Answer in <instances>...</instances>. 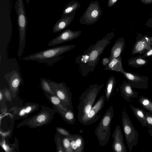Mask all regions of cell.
<instances>
[{"label":"cell","mask_w":152,"mask_h":152,"mask_svg":"<svg viewBox=\"0 0 152 152\" xmlns=\"http://www.w3.org/2000/svg\"><path fill=\"white\" fill-rule=\"evenodd\" d=\"M114 35L113 32L107 33L76 58L75 63L79 64L80 73L82 76H86L90 72H93L98 64L100 56L110 43Z\"/></svg>","instance_id":"obj_1"},{"label":"cell","mask_w":152,"mask_h":152,"mask_svg":"<svg viewBox=\"0 0 152 152\" xmlns=\"http://www.w3.org/2000/svg\"><path fill=\"white\" fill-rule=\"evenodd\" d=\"M75 47L76 45H70L54 47L33 53L22 58V59L36 61L52 66L63 58L61 55L73 49Z\"/></svg>","instance_id":"obj_2"},{"label":"cell","mask_w":152,"mask_h":152,"mask_svg":"<svg viewBox=\"0 0 152 152\" xmlns=\"http://www.w3.org/2000/svg\"><path fill=\"white\" fill-rule=\"evenodd\" d=\"M104 86L103 83L99 85L97 83L90 85L88 88L81 94L77 106V118L78 121L89 113Z\"/></svg>","instance_id":"obj_3"},{"label":"cell","mask_w":152,"mask_h":152,"mask_svg":"<svg viewBox=\"0 0 152 152\" xmlns=\"http://www.w3.org/2000/svg\"><path fill=\"white\" fill-rule=\"evenodd\" d=\"M15 8L17 15V24L19 33L18 56L20 58L23 55L25 46L26 31L28 24L23 0H17Z\"/></svg>","instance_id":"obj_4"},{"label":"cell","mask_w":152,"mask_h":152,"mask_svg":"<svg viewBox=\"0 0 152 152\" xmlns=\"http://www.w3.org/2000/svg\"><path fill=\"white\" fill-rule=\"evenodd\" d=\"M114 116V110L110 106L101 120L94 132L99 145L105 146L108 142L110 135V125Z\"/></svg>","instance_id":"obj_5"},{"label":"cell","mask_w":152,"mask_h":152,"mask_svg":"<svg viewBox=\"0 0 152 152\" xmlns=\"http://www.w3.org/2000/svg\"><path fill=\"white\" fill-rule=\"evenodd\" d=\"M55 111L50 108L42 107L37 115L23 121L18 126L17 128L26 126L31 128H35L48 124L52 119Z\"/></svg>","instance_id":"obj_6"},{"label":"cell","mask_w":152,"mask_h":152,"mask_svg":"<svg viewBox=\"0 0 152 152\" xmlns=\"http://www.w3.org/2000/svg\"><path fill=\"white\" fill-rule=\"evenodd\" d=\"M121 120L123 131L129 150L132 151L133 148L137 145L138 140V132L135 129L126 112H122Z\"/></svg>","instance_id":"obj_7"},{"label":"cell","mask_w":152,"mask_h":152,"mask_svg":"<svg viewBox=\"0 0 152 152\" xmlns=\"http://www.w3.org/2000/svg\"><path fill=\"white\" fill-rule=\"evenodd\" d=\"M51 89L61 101L62 104L66 108L73 111L72 102V94L69 87L66 83H59L49 80Z\"/></svg>","instance_id":"obj_8"},{"label":"cell","mask_w":152,"mask_h":152,"mask_svg":"<svg viewBox=\"0 0 152 152\" xmlns=\"http://www.w3.org/2000/svg\"><path fill=\"white\" fill-rule=\"evenodd\" d=\"M102 13L98 1L92 0L80 19V22L83 24L92 25L97 21Z\"/></svg>","instance_id":"obj_9"},{"label":"cell","mask_w":152,"mask_h":152,"mask_svg":"<svg viewBox=\"0 0 152 152\" xmlns=\"http://www.w3.org/2000/svg\"><path fill=\"white\" fill-rule=\"evenodd\" d=\"M105 98L103 95L100 96L89 113L79 121L85 125H90L96 122L100 118L99 113L104 107Z\"/></svg>","instance_id":"obj_10"},{"label":"cell","mask_w":152,"mask_h":152,"mask_svg":"<svg viewBox=\"0 0 152 152\" xmlns=\"http://www.w3.org/2000/svg\"><path fill=\"white\" fill-rule=\"evenodd\" d=\"M152 45V36L143 35L140 33L136 37L135 43L133 45L131 52L132 55L136 53L144 54Z\"/></svg>","instance_id":"obj_11"},{"label":"cell","mask_w":152,"mask_h":152,"mask_svg":"<svg viewBox=\"0 0 152 152\" xmlns=\"http://www.w3.org/2000/svg\"><path fill=\"white\" fill-rule=\"evenodd\" d=\"M122 74L132 88L142 89L148 88L149 80L148 77L125 70Z\"/></svg>","instance_id":"obj_12"},{"label":"cell","mask_w":152,"mask_h":152,"mask_svg":"<svg viewBox=\"0 0 152 152\" xmlns=\"http://www.w3.org/2000/svg\"><path fill=\"white\" fill-rule=\"evenodd\" d=\"M81 33V31L80 30L75 31L70 29H66L50 40L48 45L54 46L71 41L79 37Z\"/></svg>","instance_id":"obj_13"},{"label":"cell","mask_w":152,"mask_h":152,"mask_svg":"<svg viewBox=\"0 0 152 152\" xmlns=\"http://www.w3.org/2000/svg\"><path fill=\"white\" fill-rule=\"evenodd\" d=\"M4 77L8 83L10 91L13 93H16L20 84L23 83L20 73L15 69L6 74Z\"/></svg>","instance_id":"obj_14"},{"label":"cell","mask_w":152,"mask_h":152,"mask_svg":"<svg viewBox=\"0 0 152 152\" xmlns=\"http://www.w3.org/2000/svg\"><path fill=\"white\" fill-rule=\"evenodd\" d=\"M112 136L113 139L112 146L113 151L114 152H126L123 134L119 125L116 126Z\"/></svg>","instance_id":"obj_15"},{"label":"cell","mask_w":152,"mask_h":152,"mask_svg":"<svg viewBox=\"0 0 152 152\" xmlns=\"http://www.w3.org/2000/svg\"><path fill=\"white\" fill-rule=\"evenodd\" d=\"M76 11L69 14L61 15V18L54 25L52 31L54 33L59 32L68 27L74 19Z\"/></svg>","instance_id":"obj_16"},{"label":"cell","mask_w":152,"mask_h":152,"mask_svg":"<svg viewBox=\"0 0 152 152\" xmlns=\"http://www.w3.org/2000/svg\"><path fill=\"white\" fill-rule=\"evenodd\" d=\"M128 82L125 80L121 85L120 91L123 99L129 102L132 98H137L139 92L135 91Z\"/></svg>","instance_id":"obj_17"},{"label":"cell","mask_w":152,"mask_h":152,"mask_svg":"<svg viewBox=\"0 0 152 152\" xmlns=\"http://www.w3.org/2000/svg\"><path fill=\"white\" fill-rule=\"evenodd\" d=\"M125 46V39L123 37H121L117 39L111 49L110 55L108 58L110 61L121 56Z\"/></svg>","instance_id":"obj_18"},{"label":"cell","mask_w":152,"mask_h":152,"mask_svg":"<svg viewBox=\"0 0 152 152\" xmlns=\"http://www.w3.org/2000/svg\"><path fill=\"white\" fill-rule=\"evenodd\" d=\"M105 70H111L122 73L124 70L122 64V58L121 56L111 60L104 68Z\"/></svg>","instance_id":"obj_19"},{"label":"cell","mask_w":152,"mask_h":152,"mask_svg":"<svg viewBox=\"0 0 152 152\" xmlns=\"http://www.w3.org/2000/svg\"><path fill=\"white\" fill-rule=\"evenodd\" d=\"M133 113L143 127L145 126L146 118L145 110L144 109L134 107L129 104Z\"/></svg>","instance_id":"obj_20"},{"label":"cell","mask_w":152,"mask_h":152,"mask_svg":"<svg viewBox=\"0 0 152 152\" xmlns=\"http://www.w3.org/2000/svg\"><path fill=\"white\" fill-rule=\"evenodd\" d=\"M127 62L129 66L136 68L145 66L148 63V61L145 58L141 55L130 58Z\"/></svg>","instance_id":"obj_21"},{"label":"cell","mask_w":152,"mask_h":152,"mask_svg":"<svg viewBox=\"0 0 152 152\" xmlns=\"http://www.w3.org/2000/svg\"><path fill=\"white\" fill-rule=\"evenodd\" d=\"M116 83V80L114 76H110L108 79L105 90V99L108 101L110 98Z\"/></svg>","instance_id":"obj_22"},{"label":"cell","mask_w":152,"mask_h":152,"mask_svg":"<svg viewBox=\"0 0 152 152\" xmlns=\"http://www.w3.org/2000/svg\"><path fill=\"white\" fill-rule=\"evenodd\" d=\"M63 120L67 123L73 125L75 122L76 119L73 111L67 109L65 111L59 112Z\"/></svg>","instance_id":"obj_23"},{"label":"cell","mask_w":152,"mask_h":152,"mask_svg":"<svg viewBox=\"0 0 152 152\" xmlns=\"http://www.w3.org/2000/svg\"><path fill=\"white\" fill-rule=\"evenodd\" d=\"M80 7V4L76 1L72 0L67 3L65 6L63 11L62 15H65L71 13Z\"/></svg>","instance_id":"obj_24"},{"label":"cell","mask_w":152,"mask_h":152,"mask_svg":"<svg viewBox=\"0 0 152 152\" xmlns=\"http://www.w3.org/2000/svg\"><path fill=\"white\" fill-rule=\"evenodd\" d=\"M139 102L144 109L152 113V101L149 98L141 96L139 98Z\"/></svg>","instance_id":"obj_25"},{"label":"cell","mask_w":152,"mask_h":152,"mask_svg":"<svg viewBox=\"0 0 152 152\" xmlns=\"http://www.w3.org/2000/svg\"><path fill=\"white\" fill-rule=\"evenodd\" d=\"M40 85L42 89L45 93L51 95H56L51 89L49 79L41 78L40 79Z\"/></svg>","instance_id":"obj_26"},{"label":"cell","mask_w":152,"mask_h":152,"mask_svg":"<svg viewBox=\"0 0 152 152\" xmlns=\"http://www.w3.org/2000/svg\"><path fill=\"white\" fill-rule=\"evenodd\" d=\"M77 144L78 152H83L84 148V140L83 137L77 134H72Z\"/></svg>","instance_id":"obj_27"},{"label":"cell","mask_w":152,"mask_h":152,"mask_svg":"<svg viewBox=\"0 0 152 152\" xmlns=\"http://www.w3.org/2000/svg\"><path fill=\"white\" fill-rule=\"evenodd\" d=\"M61 141L66 152H73L70 144L69 138L64 137L61 139Z\"/></svg>","instance_id":"obj_28"},{"label":"cell","mask_w":152,"mask_h":152,"mask_svg":"<svg viewBox=\"0 0 152 152\" xmlns=\"http://www.w3.org/2000/svg\"><path fill=\"white\" fill-rule=\"evenodd\" d=\"M33 110V105H29L26 107L21 109L19 113L20 116H23L28 114Z\"/></svg>","instance_id":"obj_29"},{"label":"cell","mask_w":152,"mask_h":152,"mask_svg":"<svg viewBox=\"0 0 152 152\" xmlns=\"http://www.w3.org/2000/svg\"><path fill=\"white\" fill-rule=\"evenodd\" d=\"M145 113L146 118L145 126L149 128L152 129V113L146 111Z\"/></svg>","instance_id":"obj_30"},{"label":"cell","mask_w":152,"mask_h":152,"mask_svg":"<svg viewBox=\"0 0 152 152\" xmlns=\"http://www.w3.org/2000/svg\"><path fill=\"white\" fill-rule=\"evenodd\" d=\"M56 129L59 133L65 137L69 138L72 135V134L63 128L58 127L56 128Z\"/></svg>","instance_id":"obj_31"},{"label":"cell","mask_w":152,"mask_h":152,"mask_svg":"<svg viewBox=\"0 0 152 152\" xmlns=\"http://www.w3.org/2000/svg\"><path fill=\"white\" fill-rule=\"evenodd\" d=\"M70 141L71 147L73 152H78V148L76 142L72 134L71 137L69 138Z\"/></svg>","instance_id":"obj_32"},{"label":"cell","mask_w":152,"mask_h":152,"mask_svg":"<svg viewBox=\"0 0 152 152\" xmlns=\"http://www.w3.org/2000/svg\"><path fill=\"white\" fill-rule=\"evenodd\" d=\"M152 56V47L147 50L142 56L146 58Z\"/></svg>","instance_id":"obj_33"},{"label":"cell","mask_w":152,"mask_h":152,"mask_svg":"<svg viewBox=\"0 0 152 152\" xmlns=\"http://www.w3.org/2000/svg\"><path fill=\"white\" fill-rule=\"evenodd\" d=\"M118 0H108L107 6L108 7H110L114 5Z\"/></svg>","instance_id":"obj_34"},{"label":"cell","mask_w":152,"mask_h":152,"mask_svg":"<svg viewBox=\"0 0 152 152\" xmlns=\"http://www.w3.org/2000/svg\"><path fill=\"white\" fill-rule=\"evenodd\" d=\"M145 26L148 28H152V17L148 19L145 24Z\"/></svg>","instance_id":"obj_35"},{"label":"cell","mask_w":152,"mask_h":152,"mask_svg":"<svg viewBox=\"0 0 152 152\" xmlns=\"http://www.w3.org/2000/svg\"><path fill=\"white\" fill-rule=\"evenodd\" d=\"M110 61L109 58H104L102 60V64L103 66H105L110 62Z\"/></svg>","instance_id":"obj_36"},{"label":"cell","mask_w":152,"mask_h":152,"mask_svg":"<svg viewBox=\"0 0 152 152\" xmlns=\"http://www.w3.org/2000/svg\"><path fill=\"white\" fill-rule=\"evenodd\" d=\"M140 1L142 3L147 5L152 4V0H140Z\"/></svg>","instance_id":"obj_37"},{"label":"cell","mask_w":152,"mask_h":152,"mask_svg":"<svg viewBox=\"0 0 152 152\" xmlns=\"http://www.w3.org/2000/svg\"><path fill=\"white\" fill-rule=\"evenodd\" d=\"M2 147L4 150H5L6 151H7V146L6 145L4 142L2 144Z\"/></svg>","instance_id":"obj_38"},{"label":"cell","mask_w":152,"mask_h":152,"mask_svg":"<svg viewBox=\"0 0 152 152\" xmlns=\"http://www.w3.org/2000/svg\"><path fill=\"white\" fill-rule=\"evenodd\" d=\"M148 132L150 135L152 137V129L149 128L148 130Z\"/></svg>","instance_id":"obj_39"},{"label":"cell","mask_w":152,"mask_h":152,"mask_svg":"<svg viewBox=\"0 0 152 152\" xmlns=\"http://www.w3.org/2000/svg\"><path fill=\"white\" fill-rule=\"evenodd\" d=\"M2 96L3 94H2V93L1 91L0 92V99L1 100Z\"/></svg>","instance_id":"obj_40"},{"label":"cell","mask_w":152,"mask_h":152,"mask_svg":"<svg viewBox=\"0 0 152 152\" xmlns=\"http://www.w3.org/2000/svg\"><path fill=\"white\" fill-rule=\"evenodd\" d=\"M26 0V3H27V4H28L30 0Z\"/></svg>","instance_id":"obj_41"},{"label":"cell","mask_w":152,"mask_h":152,"mask_svg":"<svg viewBox=\"0 0 152 152\" xmlns=\"http://www.w3.org/2000/svg\"><path fill=\"white\" fill-rule=\"evenodd\" d=\"M151 15H152V13H151Z\"/></svg>","instance_id":"obj_42"},{"label":"cell","mask_w":152,"mask_h":152,"mask_svg":"<svg viewBox=\"0 0 152 152\" xmlns=\"http://www.w3.org/2000/svg\"></svg>","instance_id":"obj_43"},{"label":"cell","mask_w":152,"mask_h":152,"mask_svg":"<svg viewBox=\"0 0 152 152\" xmlns=\"http://www.w3.org/2000/svg\"><path fill=\"white\" fill-rule=\"evenodd\" d=\"M151 47H152V46H151Z\"/></svg>","instance_id":"obj_44"}]
</instances>
